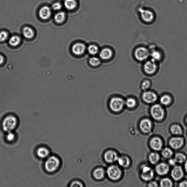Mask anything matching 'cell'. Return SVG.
Wrapping results in <instances>:
<instances>
[{
    "label": "cell",
    "mask_w": 187,
    "mask_h": 187,
    "mask_svg": "<svg viewBox=\"0 0 187 187\" xmlns=\"http://www.w3.org/2000/svg\"><path fill=\"white\" fill-rule=\"evenodd\" d=\"M60 165V161L59 158L55 156H49L47 158L44 164L46 171L49 173L56 171Z\"/></svg>",
    "instance_id": "1"
},
{
    "label": "cell",
    "mask_w": 187,
    "mask_h": 187,
    "mask_svg": "<svg viewBox=\"0 0 187 187\" xmlns=\"http://www.w3.org/2000/svg\"><path fill=\"white\" fill-rule=\"evenodd\" d=\"M18 119L13 115H9L4 118L2 122L3 130L6 132L13 131L15 129L18 124Z\"/></svg>",
    "instance_id": "2"
},
{
    "label": "cell",
    "mask_w": 187,
    "mask_h": 187,
    "mask_svg": "<svg viewBox=\"0 0 187 187\" xmlns=\"http://www.w3.org/2000/svg\"><path fill=\"white\" fill-rule=\"evenodd\" d=\"M125 103L122 99L119 97H114L110 102V107L114 112L120 111L123 109Z\"/></svg>",
    "instance_id": "3"
},
{
    "label": "cell",
    "mask_w": 187,
    "mask_h": 187,
    "mask_svg": "<svg viewBox=\"0 0 187 187\" xmlns=\"http://www.w3.org/2000/svg\"><path fill=\"white\" fill-rule=\"evenodd\" d=\"M134 56L137 60L143 61L147 59L150 56V52L146 48L140 47L137 48L135 50Z\"/></svg>",
    "instance_id": "4"
},
{
    "label": "cell",
    "mask_w": 187,
    "mask_h": 187,
    "mask_svg": "<svg viewBox=\"0 0 187 187\" xmlns=\"http://www.w3.org/2000/svg\"><path fill=\"white\" fill-rule=\"evenodd\" d=\"M107 173L110 178L113 180H117L122 176V172L116 166H111L107 170Z\"/></svg>",
    "instance_id": "5"
},
{
    "label": "cell",
    "mask_w": 187,
    "mask_h": 187,
    "mask_svg": "<svg viewBox=\"0 0 187 187\" xmlns=\"http://www.w3.org/2000/svg\"><path fill=\"white\" fill-rule=\"evenodd\" d=\"M151 114L154 119L161 120L164 117V111L160 105L155 104L151 108Z\"/></svg>",
    "instance_id": "6"
},
{
    "label": "cell",
    "mask_w": 187,
    "mask_h": 187,
    "mask_svg": "<svg viewBox=\"0 0 187 187\" xmlns=\"http://www.w3.org/2000/svg\"><path fill=\"white\" fill-rule=\"evenodd\" d=\"M158 68L156 62L151 60L146 62L144 65L145 72L148 74L152 75L156 72Z\"/></svg>",
    "instance_id": "7"
},
{
    "label": "cell",
    "mask_w": 187,
    "mask_h": 187,
    "mask_svg": "<svg viewBox=\"0 0 187 187\" xmlns=\"http://www.w3.org/2000/svg\"><path fill=\"white\" fill-rule=\"evenodd\" d=\"M142 98L145 102L148 104H152L156 101L158 99V96L155 92L146 91L143 93Z\"/></svg>",
    "instance_id": "8"
},
{
    "label": "cell",
    "mask_w": 187,
    "mask_h": 187,
    "mask_svg": "<svg viewBox=\"0 0 187 187\" xmlns=\"http://www.w3.org/2000/svg\"><path fill=\"white\" fill-rule=\"evenodd\" d=\"M140 16L142 19L146 22H150L153 20L154 16L152 11L148 10H144L143 9H139Z\"/></svg>",
    "instance_id": "9"
},
{
    "label": "cell",
    "mask_w": 187,
    "mask_h": 187,
    "mask_svg": "<svg viewBox=\"0 0 187 187\" xmlns=\"http://www.w3.org/2000/svg\"><path fill=\"white\" fill-rule=\"evenodd\" d=\"M154 173L153 170L149 166H144L142 168L141 176L144 180L148 181L153 178Z\"/></svg>",
    "instance_id": "10"
},
{
    "label": "cell",
    "mask_w": 187,
    "mask_h": 187,
    "mask_svg": "<svg viewBox=\"0 0 187 187\" xmlns=\"http://www.w3.org/2000/svg\"><path fill=\"white\" fill-rule=\"evenodd\" d=\"M86 49V46L83 43H77L73 45L72 51L74 55L80 56L85 53Z\"/></svg>",
    "instance_id": "11"
},
{
    "label": "cell",
    "mask_w": 187,
    "mask_h": 187,
    "mask_svg": "<svg viewBox=\"0 0 187 187\" xmlns=\"http://www.w3.org/2000/svg\"><path fill=\"white\" fill-rule=\"evenodd\" d=\"M52 14V11L50 7L47 6L42 7L39 11V16L43 20H47L50 17Z\"/></svg>",
    "instance_id": "12"
},
{
    "label": "cell",
    "mask_w": 187,
    "mask_h": 187,
    "mask_svg": "<svg viewBox=\"0 0 187 187\" xmlns=\"http://www.w3.org/2000/svg\"><path fill=\"white\" fill-rule=\"evenodd\" d=\"M119 158L117 154L113 151H109L106 152L104 155V158L107 162L109 163L114 162L117 161Z\"/></svg>",
    "instance_id": "13"
},
{
    "label": "cell",
    "mask_w": 187,
    "mask_h": 187,
    "mask_svg": "<svg viewBox=\"0 0 187 187\" xmlns=\"http://www.w3.org/2000/svg\"><path fill=\"white\" fill-rule=\"evenodd\" d=\"M171 176L176 180H179L183 177V173L181 167L176 166L173 168L171 172Z\"/></svg>",
    "instance_id": "14"
},
{
    "label": "cell",
    "mask_w": 187,
    "mask_h": 187,
    "mask_svg": "<svg viewBox=\"0 0 187 187\" xmlns=\"http://www.w3.org/2000/svg\"><path fill=\"white\" fill-rule=\"evenodd\" d=\"M140 127L141 130L143 132L145 133H149L151 129V122L149 119H143L140 122Z\"/></svg>",
    "instance_id": "15"
},
{
    "label": "cell",
    "mask_w": 187,
    "mask_h": 187,
    "mask_svg": "<svg viewBox=\"0 0 187 187\" xmlns=\"http://www.w3.org/2000/svg\"><path fill=\"white\" fill-rule=\"evenodd\" d=\"M36 154L39 158L46 159L50 156V151L48 148L45 146H41L37 149Z\"/></svg>",
    "instance_id": "16"
},
{
    "label": "cell",
    "mask_w": 187,
    "mask_h": 187,
    "mask_svg": "<svg viewBox=\"0 0 187 187\" xmlns=\"http://www.w3.org/2000/svg\"><path fill=\"white\" fill-rule=\"evenodd\" d=\"M183 139L180 137H174L172 138L170 141V146L175 149H179L183 145Z\"/></svg>",
    "instance_id": "17"
},
{
    "label": "cell",
    "mask_w": 187,
    "mask_h": 187,
    "mask_svg": "<svg viewBox=\"0 0 187 187\" xmlns=\"http://www.w3.org/2000/svg\"><path fill=\"white\" fill-rule=\"evenodd\" d=\"M163 145L161 139L158 137L152 139L150 142V146L152 149L155 151L161 150Z\"/></svg>",
    "instance_id": "18"
},
{
    "label": "cell",
    "mask_w": 187,
    "mask_h": 187,
    "mask_svg": "<svg viewBox=\"0 0 187 187\" xmlns=\"http://www.w3.org/2000/svg\"><path fill=\"white\" fill-rule=\"evenodd\" d=\"M169 170L168 165L164 163L158 164L157 166L156 170L157 173L160 175H164L167 174Z\"/></svg>",
    "instance_id": "19"
},
{
    "label": "cell",
    "mask_w": 187,
    "mask_h": 187,
    "mask_svg": "<svg viewBox=\"0 0 187 187\" xmlns=\"http://www.w3.org/2000/svg\"><path fill=\"white\" fill-rule=\"evenodd\" d=\"M113 56V52L110 49L105 48L100 52V56L101 59L107 60L110 59Z\"/></svg>",
    "instance_id": "20"
},
{
    "label": "cell",
    "mask_w": 187,
    "mask_h": 187,
    "mask_svg": "<svg viewBox=\"0 0 187 187\" xmlns=\"http://www.w3.org/2000/svg\"><path fill=\"white\" fill-rule=\"evenodd\" d=\"M150 56L151 58V60L156 62L161 60L162 58L161 52L155 48L152 49L151 52L150 53Z\"/></svg>",
    "instance_id": "21"
},
{
    "label": "cell",
    "mask_w": 187,
    "mask_h": 187,
    "mask_svg": "<svg viewBox=\"0 0 187 187\" xmlns=\"http://www.w3.org/2000/svg\"><path fill=\"white\" fill-rule=\"evenodd\" d=\"M64 6L67 9L73 10L77 7V1L75 0H65L64 1Z\"/></svg>",
    "instance_id": "22"
},
{
    "label": "cell",
    "mask_w": 187,
    "mask_h": 187,
    "mask_svg": "<svg viewBox=\"0 0 187 187\" xmlns=\"http://www.w3.org/2000/svg\"><path fill=\"white\" fill-rule=\"evenodd\" d=\"M23 34L25 38L28 39L32 38L34 36V31L32 28L26 26L23 28Z\"/></svg>",
    "instance_id": "23"
},
{
    "label": "cell",
    "mask_w": 187,
    "mask_h": 187,
    "mask_svg": "<svg viewBox=\"0 0 187 187\" xmlns=\"http://www.w3.org/2000/svg\"><path fill=\"white\" fill-rule=\"evenodd\" d=\"M117 161L119 164L122 166L124 167H128L130 164V161L128 157L125 156L119 157Z\"/></svg>",
    "instance_id": "24"
},
{
    "label": "cell",
    "mask_w": 187,
    "mask_h": 187,
    "mask_svg": "<svg viewBox=\"0 0 187 187\" xmlns=\"http://www.w3.org/2000/svg\"><path fill=\"white\" fill-rule=\"evenodd\" d=\"M66 18L65 13L64 12L61 11L56 13L54 16L55 21L57 23H61L64 22Z\"/></svg>",
    "instance_id": "25"
},
{
    "label": "cell",
    "mask_w": 187,
    "mask_h": 187,
    "mask_svg": "<svg viewBox=\"0 0 187 187\" xmlns=\"http://www.w3.org/2000/svg\"><path fill=\"white\" fill-rule=\"evenodd\" d=\"M160 102L164 105H168L171 102L172 98L170 95L165 94L161 97L160 99Z\"/></svg>",
    "instance_id": "26"
},
{
    "label": "cell",
    "mask_w": 187,
    "mask_h": 187,
    "mask_svg": "<svg viewBox=\"0 0 187 187\" xmlns=\"http://www.w3.org/2000/svg\"><path fill=\"white\" fill-rule=\"evenodd\" d=\"M21 41L20 37L18 36H14L11 37L9 40V43L13 47H16L18 46Z\"/></svg>",
    "instance_id": "27"
},
{
    "label": "cell",
    "mask_w": 187,
    "mask_h": 187,
    "mask_svg": "<svg viewBox=\"0 0 187 187\" xmlns=\"http://www.w3.org/2000/svg\"><path fill=\"white\" fill-rule=\"evenodd\" d=\"M93 176L94 178L97 179H102L105 176L104 170L102 169H97L94 171Z\"/></svg>",
    "instance_id": "28"
},
{
    "label": "cell",
    "mask_w": 187,
    "mask_h": 187,
    "mask_svg": "<svg viewBox=\"0 0 187 187\" xmlns=\"http://www.w3.org/2000/svg\"><path fill=\"white\" fill-rule=\"evenodd\" d=\"M159 155L156 153H152L149 155V161L152 164H156L159 161Z\"/></svg>",
    "instance_id": "29"
},
{
    "label": "cell",
    "mask_w": 187,
    "mask_h": 187,
    "mask_svg": "<svg viewBox=\"0 0 187 187\" xmlns=\"http://www.w3.org/2000/svg\"><path fill=\"white\" fill-rule=\"evenodd\" d=\"M87 50L90 54L94 55L97 54L98 53V48L95 45H91L88 47Z\"/></svg>",
    "instance_id": "30"
},
{
    "label": "cell",
    "mask_w": 187,
    "mask_h": 187,
    "mask_svg": "<svg viewBox=\"0 0 187 187\" xmlns=\"http://www.w3.org/2000/svg\"><path fill=\"white\" fill-rule=\"evenodd\" d=\"M125 103L127 107L132 108L135 107L137 102L134 98H129L126 100Z\"/></svg>",
    "instance_id": "31"
},
{
    "label": "cell",
    "mask_w": 187,
    "mask_h": 187,
    "mask_svg": "<svg viewBox=\"0 0 187 187\" xmlns=\"http://www.w3.org/2000/svg\"><path fill=\"white\" fill-rule=\"evenodd\" d=\"M186 159V156L182 154H176V156H175V160H176V162L180 163V164L184 162Z\"/></svg>",
    "instance_id": "32"
},
{
    "label": "cell",
    "mask_w": 187,
    "mask_h": 187,
    "mask_svg": "<svg viewBox=\"0 0 187 187\" xmlns=\"http://www.w3.org/2000/svg\"><path fill=\"white\" fill-rule=\"evenodd\" d=\"M171 132L175 134H182V131L181 128L178 125L173 126L171 128Z\"/></svg>",
    "instance_id": "33"
},
{
    "label": "cell",
    "mask_w": 187,
    "mask_h": 187,
    "mask_svg": "<svg viewBox=\"0 0 187 187\" xmlns=\"http://www.w3.org/2000/svg\"><path fill=\"white\" fill-rule=\"evenodd\" d=\"M172 186V182L170 179L164 178L161 182V186L163 187H170Z\"/></svg>",
    "instance_id": "34"
},
{
    "label": "cell",
    "mask_w": 187,
    "mask_h": 187,
    "mask_svg": "<svg viewBox=\"0 0 187 187\" xmlns=\"http://www.w3.org/2000/svg\"><path fill=\"white\" fill-rule=\"evenodd\" d=\"M89 63L92 66L96 67L99 65L101 63V61L98 58L92 57L90 59Z\"/></svg>",
    "instance_id": "35"
},
{
    "label": "cell",
    "mask_w": 187,
    "mask_h": 187,
    "mask_svg": "<svg viewBox=\"0 0 187 187\" xmlns=\"http://www.w3.org/2000/svg\"><path fill=\"white\" fill-rule=\"evenodd\" d=\"M7 133V134L6 136V139L7 141L9 142L14 141L16 138V134L13 132V131Z\"/></svg>",
    "instance_id": "36"
},
{
    "label": "cell",
    "mask_w": 187,
    "mask_h": 187,
    "mask_svg": "<svg viewBox=\"0 0 187 187\" xmlns=\"http://www.w3.org/2000/svg\"><path fill=\"white\" fill-rule=\"evenodd\" d=\"M162 154L166 158H169L172 156L173 152L170 149L166 148L163 151Z\"/></svg>",
    "instance_id": "37"
},
{
    "label": "cell",
    "mask_w": 187,
    "mask_h": 187,
    "mask_svg": "<svg viewBox=\"0 0 187 187\" xmlns=\"http://www.w3.org/2000/svg\"><path fill=\"white\" fill-rule=\"evenodd\" d=\"M9 34L6 31H3L0 32V42L5 41L8 38Z\"/></svg>",
    "instance_id": "38"
},
{
    "label": "cell",
    "mask_w": 187,
    "mask_h": 187,
    "mask_svg": "<svg viewBox=\"0 0 187 187\" xmlns=\"http://www.w3.org/2000/svg\"><path fill=\"white\" fill-rule=\"evenodd\" d=\"M151 86V82L149 81L146 80L144 81L141 85V88L143 90H146L149 89Z\"/></svg>",
    "instance_id": "39"
},
{
    "label": "cell",
    "mask_w": 187,
    "mask_h": 187,
    "mask_svg": "<svg viewBox=\"0 0 187 187\" xmlns=\"http://www.w3.org/2000/svg\"><path fill=\"white\" fill-rule=\"evenodd\" d=\"M62 4L61 3L57 2L54 3L52 5V9L55 11H59L62 8Z\"/></svg>",
    "instance_id": "40"
},
{
    "label": "cell",
    "mask_w": 187,
    "mask_h": 187,
    "mask_svg": "<svg viewBox=\"0 0 187 187\" xmlns=\"http://www.w3.org/2000/svg\"><path fill=\"white\" fill-rule=\"evenodd\" d=\"M70 186L72 187H82L83 186V185L80 182L78 181H75L71 183Z\"/></svg>",
    "instance_id": "41"
},
{
    "label": "cell",
    "mask_w": 187,
    "mask_h": 187,
    "mask_svg": "<svg viewBox=\"0 0 187 187\" xmlns=\"http://www.w3.org/2000/svg\"><path fill=\"white\" fill-rule=\"evenodd\" d=\"M149 186L157 187L158 186V184L155 182H151V183H149Z\"/></svg>",
    "instance_id": "42"
},
{
    "label": "cell",
    "mask_w": 187,
    "mask_h": 187,
    "mask_svg": "<svg viewBox=\"0 0 187 187\" xmlns=\"http://www.w3.org/2000/svg\"><path fill=\"white\" fill-rule=\"evenodd\" d=\"M169 163L170 165H174L176 164V161L175 159H171L170 160V161H169Z\"/></svg>",
    "instance_id": "43"
},
{
    "label": "cell",
    "mask_w": 187,
    "mask_h": 187,
    "mask_svg": "<svg viewBox=\"0 0 187 187\" xmlns=\"http://www.w3.org/2000/svg\"><path fill=\"white\" fill-rule=\"evenodd\" d=\"M179 186L181 187H187V182L186 181L182 182L179 184Z\"/></svg>",
    "instance_id": "44"
},
{
    "label": "cell",
    "mask_w": 187,
    "mask_h": 187,
    "mask_svg": "<svg viewBox=\"0 0 187 187\" xmlns=\"http://www.w3.org/2000/svg\"><path fill=\"white\" fill-rule=\"evenodd\" d=\"M4 62V57L0 55V65L2 64Z\"/></svg>",
    "instance_id": "45"
},
{
    "label": "cell",
    "mask_w": 187,
    "mask_h": 187,
    "mask_svg": "<svg viewBox=\"0 0 187 187\" xmlns=\"http://www.w3.org/2000/svg\"><path fill=\"white\" fill-rule=\"evenodd\" d=\"M185 170H186V171L187 172V161H186V163H185Z\"/></svg>",
    "instance_id": "46"
},
{
    "label": "cell",
    "mask_w": 187,
    "mask_h": 187,
    "mask_svg": "<svg viewBox=\"0 0 187 187\" xmlns=\"http://www.w3.org/2000/svg\"><path fill=\"white\" fill-rule=\"evenodd\" d=\"M186 122H187V119H186Z\"/></svg>",
    "instance_id": "47"
}]
</instances>
